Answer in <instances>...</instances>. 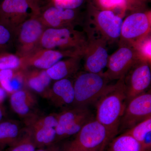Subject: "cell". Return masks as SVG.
Wrapping results in <instances>:
<instances>
[{
    "label": "cell",
    "instance_id": "obj_2",
    "mask_svg": "<svg viewBox=\"0 0 151 151\" xmlns=\"http://www.w3.org/2000/svg\"><path fill=\"white\" fill-rule=\"evenodd\" d=\"M104 74L83 72L78 73L73 81L74 102L73 107H88L97 103L113 84Z\"/></svg>",
    "mask_w": 151,
    "mask_h": 151
},
{
    "label": "cell",
    "instance_id": "obj_1",
    "mask_svg": "<svg viewBox=\"0 0 151 151\" xmlns=\"http://www.w3.org/2000/svg\"><path fill=\"white\" fill-rule=\"evenodd\" d=\"M96 104L95 119L115 138L119 133L120 121L127 104L124 78L113 84Z\"/></svg>",
    "mask_w": 151,
    "mask_h": 151
},
{
    "label": "cell",
    "instance_id": "obj_21",
    "mask_svg": "<svg viewBox=\"0 0 151 151\" xmlns=\"http://www.w3.org/2000/svg\"><path fill=\"white\" fill-rule=\"evenodd\" d=\"M138 142L144 151H151V117L124 132Z\"/></svg>",
    "mask_w": 151,
    "mask_h": 151
},
{
    "label": "cell",
    "instance_id": "obj_10",
    "mask_svg": "<svg viewBox=\"0 0 151 151\" xmlns=\"http://www.w3.org/2000/svg\"><path fill=\"white\" fill-rule=\"evenodd\" d=\"M151 117V93L149 91L132 98L127 103L119 127L125 132Z\"/></svg>",
    "mask_w": 151,
    "mask_h": 151
},
{
    "label": "cell",
    "instance_id": "obj_19",
    "mask_svg": "<svg viewBox=\"0 0 151 151\" xmlns=\"http://www.w3.org/2000/svg\"><path fill=\"white\" fill-rule=\"evenodd\" d=\"M82 59V56L79 55L61 60L46 70L47 72L52 80L56 81L68 78L77 73Z\"/></svg>",
    "mask_w": 151,
    "mask_h": 151
},
{
    "label": "cell",
    "instance_id": "obj_33",
    "mask_svg": "<svg viewBox=\"0 0 151 151\" xmlns=\"http://www.w3.org/2000/svg\"><path fill=\"white\" fill-rule=\"evenodd\" d=\"M5 114L4 109L2 108L1 105H0V122L3 121V119L4 117Z\"/></svg>",
    "mask_w": 151,
    "mask_h": 151
},
{
    "label": "cell",
    "instance_id": "obj_5",
    "mask_svg": "<svg viewBox=\"0 0 151 151\" xmlns=\"http://www.w3.org/2000/svg\"><path fill=\"white\" fill-rule=\"evenodd\" d=\"M46 28L39 14L23 22L15 32L14 45L16 54L25 57L39 49L41 38Z\"/></svg>",
    "mask_w": 151,
    "mask_h": 151
},
{
    "label": "cell",
    "instance_id": "obj_34",
    "mask_svg": "<svg viewBox=\"0 0 151 151\" xmlns=\"http://www.w3.org/2000/svg\"><path fill=\"white\" fill-rule=\"evenodd\" d=\"M41 1V0H33L36 5L40 9V4Z\"/></svg>",
    "mask_w": 151,
    "mask_h": 151
},
{
    "label": "cell",
    "instance_id": "obj_12",
    "mask_svg": "<svg viewBox=\"0 0 151 151\" xmlns=\"http://www.w3.org/2000/svg\"><path fill=\"white\" fill-rule=\"evenodd\" d=\"M107 42L101 38L90 35L88 37L82 58H84V68L91 73H103L107 67L108 55L106 48Z\"/></svg>",
    "mask_w": 151,
    "mask_h": 151
},
{
    "label": "cell",
    "instance_id": "obj_36",
    "mask_svg": "<svg viewBox=\"0 0 151 151\" xmlns=\"http://www.w3.org/2000/svg\"><path fill=\"white\" fill-rule=\"evenodd\" d=\"M1 0H0V4H1Z\"/></svg>",
    "mask_w": 151,
    "mask_h": 151
},
{
    "label": "cell",
    "instance_id": "obj_27",
    "mask_svg": "<svg viewBox=\"0 0 151 151\" xmlns=\"http://www.w3.org/2000/svg\"><path fill=\"white\" fill-rule=\"evenodd\" d=\"M141 60L150 63L151 58V40L150 35L139 42L133 47Z\"/></svg>",
    "mask_w": 151,
    "mask_h": 151
},
{
    "label": "cell",
    "instance_id": "obj_17",
    "mask_svg": "<svg viewBox=\"0 0 151 151\" xmlns=\"http://www.w3.org/2000/svg\"><path fill=\"white\" fill-rule=\"evenodd\" d=\"M74 98L73 81L64 78L55 81L49 89L45 98L55 107L65 109L73 107Z\"/></svg>",
    "mask_w": 151,
    "mask_h": 151
},
{
    "label": "cell",
    "instance_id": "obj_23",
    "mask_svg": "<svg viewBox=\"0 0 151 151\" xmlns=\"http://www.w3.org/2000/svg\"><path fill=\"white\" fill-rule=\"evenodd\" d=\"M61 10L62 8L54 5L48 7L42 12H40L39 15L45 27L52 28L68 27L63 20Z\"/></svg>",
    "mask_w": 151,
    "mask_h": 151
},
{
    "label": "cell",
    "instance_id": "obj_8",
    "mask_svg": "<svg viewBox=\"0 0 151 151\" xmlns=\"http://www.w3.org/2000/svg\"><path fill=\"white\" fill-rule=\"evenodd\" d=\"M33 0H3L0 4V21L15 29L26 20L39 14Z\"/></svg>",
    "mask_w": 151,
    "mask_h": 151
},
{
    "label": "cell",
    "instance_id": "obj_3",
    "mask_svg": "<svg viewBox=\"0 0 151 151\" xmlns=\"http://www.w3.org/2000/svg\"><path fill=\"white\" fill-rule=\"evenodd\" d=\"M62 151H105L114 137L95 118L88 122Z\"/></svg>",
    "mask_w": 151,
    "mask_h": 151
},
{
    "label": "cell",
    "instance_id": "obj_16",
    "mask_svg": "<svg viewBox=\"0 0 151 151\" xmlns=\"http://www.w3.org/2000/svg\"><path fill=\"white\" fill-rule=\"evenodd\" d=\"M10 104L13 111L24 120L38 113L36 97L26 87L11 94Z\"/></svg>",
    "mask_w": 151,
    "mask_h": 151
},
{
    "label": "cell",
    "instance_id": "obj_11",
    "mask_svg": "<svg viewBox=\"0 0 151 151\" xmlns=\"http://www.w3.org/2000/svg\"><path fill=\"white\" fill-rule=\"evenodd\" d=\"M139 59L137 53L132 47H121L109 56L107 69L104 74L111 80L124 78L131 68Z\"/></svg>",
    "mask_w": 151,
    "mask_h": 151
},
{
    "label": "cell",
    "instance_id": "obj_18",
    "mask_svg": "<svg viewBox=\"0 0 151 151\" xmlns=\"http://www.w3.org/2000/svg\"><path fill=\"white\" fill-rule=\"evenodd\" d=\"M51 81L46 70L34 68L24 70L25 87L40 94L45 98L50 88Z\"/></svg>",
    "mask_w": 151,
    "mask_h": 151
},
{
    "label": "cell",
    "instance_id": "obj_29",
    "mask_svg": "<svg viewBox=\"0 0 151 151\" xmlns=\"http://www.w3.org/2000/svg\"><path fill=\"white\" fill-rule=\"evenodd\" d=\"M84 1V0H59L54 3L58 7L73 10L80 6Z\"/></svg>",
    "mask_w": 151,
    "mask_h": 151
},
{
    "label": "cell",
    "instance_id": "obj_25",
    "mask_svg": "<svg viewBox=\"0 0 151 151\" xmlns=\"http://www.w3.org/2000/svg\"><path fill=\"white\" fill-rule=\"evenodd\" d=\"M15 32V29L0 21V53L7 52V50L14 45Z\"/></svg>",
    "mask_w": 151,
    "mask_h": 151
},
{
    "label": "cell",
    "instance_id": "obj_20",
    "mask_svg": "<svg viewBox=\"0 0 151 151\" xmlns=\"http://www.w3.org/2000/svg\"><path fill=\"white\" fill-rule=\"evenodd\" d=\"M24 130L17 121L8 120L0 122V149L9 147L16 142Z\"/></svg>",
    "mask_w": 151,
    "mask_h": 151
},
{
    "label": "cell",
    "instance_id": "obj_24",
    "mask_svg": "<svg viewBox=\"0 0 151 151\" xmlns=\"http://www.w3.org/2000/svg\"><path fill=\"white\" fill-rule=\"evenodd\" d=\"M6 69L24 70L23 58L7 52L0 53V70Z\"/></svg>",
    "mask_w": 151,
    "mask_h": 151
},
{
    "label": "cell",
    "instance_id": "obj_6",
    "mask_svg": "<svg viewBox=\"0 0 151 151\" xmlns=\"http://www.w3.org/2000/svg\"><path fill=\"white\" fill-rule=\"evenodd\" d=\"M58 113L41 116L37 114L24 120L25 128L29 132L36 148L45 147L56 144V128Z\"/></svg>",
    "mask_w": 151,
    "mask_h": 151
},
{
    "label": "cell",
    "instance_id": "obj_9",
    "mask_svg": "<svg viewBox=\"0 0 151 151\" xmlns=\"http://www.w3.org/2000/svg\"><path fill=\"white\" fill-rule=\"evenodd\" d=\"M151 17L144 13H136L127 17L122 23L120 40L121 45L133 47L150 35Z\"/></svg>",
    "mask_w": 151,
    "mask_h": 151
},
{
    "label": "cell",
    "instance_id": "obj_15",
    "mask_svg": "<svg viewBox=\"0 0 151 151\" xmlns=\"http://www.w3.org/2000/svg\"><path fill=\"white\" fill-rule=\"evenodd\" d=\"M82 56L81 53L71 50L39 48L28 56L23 58L24 70L30 67L47 70L64 58Z\"/></svg>",
    "mask_w": 151,
    "mask_h": 151
},
{
    "label": "cell",
    "instance_id": "obj_26",
    "mask_svg": "<svg viewBox=\"0 0 151 151\" xmlns=\"http://www.w3.org/2000/svg\"><path fill=\"white\" fill-rule=\"evenodd\" d=\"M36 149L29 132L24 127V131L20 137L9 146L5 151H35Z\"/></svg>",
    "mask_w": 151,
    "mask_h": 151
},
{
    "label": "cell",
    "instance_id": "obj_4",
    "mask_svg": "<svg viewBox=\"0 0 151 151\" xmlns=\"http://www.w3.org/2000/svg\"><path fill=\"white\" fill-rule=\"evenodd\" d=\"M88 37L73 27L47 28L41 38L40 48L77 52L83 55Z\"/></svg>",
    "mask_w": 151,
    "mask_h": 151
},
{
    "label": "cell",
    "instance_id": "obj_7",
    "mask_svg": "<svg viewBox=\"0 0 151 151\" xmlns=\"http://www.w3.org/2000/svg\"><path fill=\"white\" fill-rule=\"evenodd\" d=\"M94 118L88 107H73L58 113L57 143L76 135L85 124Z\"/></svg>",
    "mask_w": 151,
    "mask_h": 151
},
{
    "label": "cell",
    "instance_id": "obj_22",
    "mask_svg": "<svg viewBox=\"0 0 151 151\" xmlns=\"http://www.w3.org/2000/svg\"><path fill=\"white\" fill-rule=\"evenodd\" d=\"M106 151H144L140 144L130 135L123 133L109 143Z\"/></svg>",
    "mask_w": 151,
    "mask_h": 151
},
{
    "label": "cell",
    "instance_id": "obj_28",
    "mask_svg": "<svg viewBox=\"0 0 151 151\" xmlns=\"http://www.w3.org/2000/svg\"><path fill=\"white\" fill-rule=\"evenodd\" d=\"M15 70L11 69L0 70V86L9 95L13 93L11 87V80Z\"/></svg>",
    "mask_w": 151,
    "mask_h": 151
},
{
    "label": "cell",
    "instance_id": "obj_31",
    "mask_svg": "<svg viewBox=\"0 0 151 151\" xmlns=\"http://www.w3.org/2000/svg\"><path fill=\"white\" fill-rule=\"evenodd\" d=\"M63 147L60 145L58 143L55 144L48 147H45L38 149L35 151H62Z\"/></svg>",
    "mask_w": 151,
    "mask_h": 151
},
{
    "label": "cell",
    "instance_id": "obj_32",
    "mask_svg": "<svg viewBox=\"0 0 151 151\" xmlns=\"http://www.w3.org/2000/svg\"><path fill=\"white\" fill-rule=\"evenodd\" d=\"M7 93L2 87L0 86V105H1L6 100Z\"/></svg>",
    "mask_w": 151,
    "mask_h": 151
},
{
    "label": "cell",
    "instance_id": "obj_35",
    "mask_svg": "<svg viewBox=\"0 0 151 151\" xmlns=\"http://www.w3.org/2000/svg\"><path fill=\"white\" fill-rule=\"evenodd\" d=\"M59 0H53V2L54 3L58 1Z\"/></svg>",
    "mask_w": 151,
    "mask_h": 151
},
{
    "label": "cell",
    "instance_id": "obj_14",
    "mask_svg": "<svg viewBox=\"0 0 151 151\" xmlns=\"http://www.w3.org/2000/svg\"><path fill=\"white\" fill-rule=\"evenodd\" d=\"M123 21L122 18L112 11L104 10L100 12L91 23L97 36L106 42H115L119 40Z\"/></svg>",
    "mask_w": 151,
    "mask_h": 151
},
{
    "label": "cell",
    "instance_id": "obj_13",
    "mask_svg": "<svg viewBox=\"0 0 151 151\" xmlns=\"http://www.w3.org/2000/svg\"><path fill=\"white\" fill-rule=\"evenodd\" d=\"M150 63L139 60L129 70L124 78L127 102L147 92L151 84Z\"/></svg>",
    "mask_w": 151,
    "mask_h": 151
},
{
    "label": "cell",
    "instance_id": "obj_30",
    "mask_svg": "<svg viewBox=\"0 0 151 151\" xmlns=\"http://www.w3.org/2000/svg\"><path fill=\"white\" fill-rule=\"evenodd\" d=\"M101 6L106 9L123 7L126 5V0H99Z\"/></svg>",
    "mask_w": 151,
    "mask_h": 151
}]
</instances>
